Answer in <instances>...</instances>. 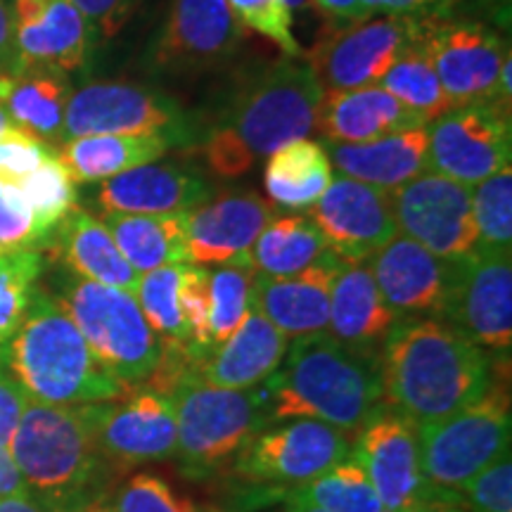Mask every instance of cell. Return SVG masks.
<instances>
[{
  "label": "cell",
  "instance_id": "4316f807",
  "mask_svg": "<svg viewBox=\"0 0 512 512\" xmlns=\"http://www.w3.org/2000/svg\"><path fill=\"white\" fill-rule=\"evenodd\" d=\"M418 126L427 124L380 86L323 91L316 110V128L328 143H370Z\"/></svg>",
  "mask_w": 512,
  "mask_h": 512
},
{
  "label": "cell",
  "instance_id": "d6986e66",
  "mask_svg": "<svg viewBox=\"0 0 512 512\" xmlns=\"http://www.w3.org/2000/svg\"><path fill=\"white\" fill-rule=\"evenodd\" d=\"M12 22L17 72H76L91 62L100 41L98 31L72 0H15Z\"/></svg>",
  "mask_w": 512,
  "mask_h": 512
},
{
  "label": "cell",
  "instance_id": "ac0fdd59",
  "mask_svg": "<svg viewBox=\"0 0 512 512\" xmlns=\"http://www.w3.org/2000/svg\"><path fill=\"white\" fill-rule=\"evenodd\" d=\"M309 211L325 245L342 261H368L399 235L389 192L347 176H332Z\"/></svg>",
  "mask_w": 512,
  "mask_h": 512
},
{
  "label": "cell",
  "instance_id": "3957f363",
  "mask_svg": "<svg viewBox=\"0 0 512 512\" xmlns=\"http://www.w3.org/2000/svg\"><path fill=\"white\" fill-rule=\"evenodd\" d=\"M292 342L280 368L266 380L268 425L318 420L347 434L361 430L382 401L377 356L347 347L330 332Z\"/></svg>",
  "mask_w": 512,
  "mask_h": 512
},
{
  "label": "cell",
  "instance_id": "c3c4849f",
  "mask_svg": "<svg viewBox=\"0 0 512 512\" xmlns=\"http://www.w3.org/2000/svg\"><path fill=\"white\" fill-rule=\"evenodd\" d=\"M72 3L93 24L98 36L110 41L131 22L143 0H72Z\"/></svg>",
  "mask_w": 512,
  "mask_h": 512
},
{
  "label": "cell",
  "instance_id": "816d5d0a",
  "mask_svg": "<svg viewBox=\"0 0 512 512\" xmlns=\"http://www.w3.org/2000/svg\"><path fill=\"white\" fill-rule=\"evenodd\" d=\"M453 0H382V12L408 17H446Z\"/></svg>",
  "mask_w": 512,
  "mask_h": 512
},
{
  "label": "cell",
  "instance_id": "277c9868",
  "mask_svg": "<svg viewBox=\"0 0 512 512\" xmlns=\"http://www.w3.org/2000/svg\"><path fill=\"white\" fill-rule=\"evenodd\" d=\"M0 366L31 401L50 406L105 403L128 392L100 366L60 302L38 287L15 335L0 344Z\"/></svg>",
  "mask_w": 512,
  "mask_h": 512
},
{
  "label": "cell",
  "instance_id": "f546056e",
  "mask_svg": "<svg viewBox=\"0 0 512 512\" xmlns=\"http://www.w3.org/2000/svg\"><path fill=\"white\" fill-rule=\"evenodd\" d=\"M69 98V81L60 72L22 69L0 74V105L15 126L46 143H64V112Z\"/></svg>",
  "mask_w": 512,
  "mask_h": 512
},
{
  "label": "cell",
  "instance_id": "ab89813d",
  "mask_svg": "<svg viewBox=\"0 0 512 512\" xmlns=\"http://www.w3.org/2000/svg\"><path fill=\"white\" fill-rule=\"evenodd\" d=\"M41 273L43 254L38 249L0 252V344L8 342L22 323Z\"/></svg>",
  "mask_w": 512,
  "mask_h": 512
},
{
  "label": "cell",
  "instance_id": "f35d334b",
  "mask_svg": "<svg viewBox=\"0 0 512 512\" xmlns=\"http://www.w3.org/2000/svg\"><path fill=\"white\" fill-rule=\"evenodd\" d=\"M252 278L254 266L249 259L230 261L209 271V332L214 347L226 342L245 320Z\"/></svg>",
  "mask_w": 512,
  "mask_h": 512
},
{
  "label": "cell",
  "instance_id": "7bdbcfd3",
  "mask_svg": "<svg viewBox=\"0 0 512 512\" xmlns=\"http://www.w3.org/2000/svg\"><path fill=\"white\" fill-rule=\"evenodd\" d=\"M114 512H202L190 498L176 494L162 477L133 475L110 498Z\"/></svg>",
  "mask_w": 512,
  "mask_h": 512
},
{
  "label": "cell",
  "instance_id": "6da1fadb",
  "mask_svg": "<svg viewBox=\"0 0 512 512\" xmlns=\"http://www.w3.org/2000/svg\"><path fill=\"white\" fill-rule=\"evenodd\" d=\"M320 98L318 76L299 57H283L242 74L200 138L211 171L223 178L242 176L256 159L309 136Z\"/></svg>",
  "mask_w": 512,
  "mask_h": 512
},
{
  "label": "cell",
  "instance_id": "52a82bcc",
  "mask_svg": "<svg viewBox=\"0 0 512 512\" xmlns=\"http://www.w3.org/2000/svg\"><path fill=\"white\" fill-rule=\"evenodd\" d=\"M422 475L434 489L458 494L494 460L510 453L512 411L508 384L489 389L446 418L415 425Z\"/></svg>",
  "mask_w": 512,
  "mask_h": 512
},
{
  "label": "cell",
  "instance_id": "836d02e7",
  "mask_svg": "<svg viewBox=\"0 0 512 512\" xmlns=\"http://www.w3.org/2000/svg\"><path fill=\"white\" fill-rule=\"evenodd\" d=\"M328 252L323 235L309 216H280L261 230L249 249V261L256 273L285 278L316 264Z\"/></svg>",
  "mask_w": 512,
  "mask_h": 512
},
{
  "label": "cell",
  "instance_id": "7dc6e473",
  "mask_svg": "<svg viewBox=\"0 0 512 512\" xmlns=\"http://www.w3.org/2000/svg\"><path fill=\"white\" fill-rule=\"evenodd\" d=\"M53 155L55 150L46 140L36 138L24 128L12 126L0 136V181L19 183Z\"/></svg>",
  "mask_w": 512,
  "mask_h": 512
},
{
  "label": "cell",
  "instance_id": "f5cc1de1",
  "mask_svg": "<svg viewBox=\"0 0 512 512\" xmlns=\"http://www.w3.org/2000/svg\"><path fill=\"white\" fill-rule=\"evenodd\" d=\"M17 72L15 53V22H12V8L0 0V74Z\"/></svg>",
  "mask_w": 512,
  "mask_h": 512
},
{
  "label": "cell",
  "instance_id": "d590c367",
  "mask_svg": "<svg viewBox=\"0 0 512 512\" xmlns=\"http://www.w3.org/2000/svg\"><path fill=\"white\" fill-rule=\"evenodd\" d=\"M185 264H171L140 275L136 299L147 323L155 330L164 354L188 356L190 330L181 309V283Z\"/></svg>",
  "mask_w": 512,
  "mask_h": 512
},
{
  "label": "cell",
  "instance_id": "44dd1931",
  "mask_svg": "<svg viewBox=\"0 0 512 512\" xmlns=\"http://www.w3.org/2000/svg\"><path fill=\"white\" fill-rule=\"evenodd\" d=\"M368 261L377 290L399 316H444L456 268L453 259H441L399 233Z\"/></svg>",
  "mask_w": 512,
  "mask_h": 512
},
{
  "label": "cell",
  "instance_id": "4dcf8cb0",
  "mask_svg": "<svg viewBox=\"0 0 512 512\" xmlns=\"http://www.w3.org/2000/svg\"><path fill=\"white\" fill-rule=\"evenodd\" d=\"M174 145L164 136H79L60 143L55 155L74 183H100L136 166L162 159Z\"/></svg>",
  "mask_w": 512,
  "mask_h": 512
},
{
  "label": "cell",
  "instance_id": "8d00e7d4",
  "mask_svg": "<svg viewBox=\"0 0 512 512\" xmlns=\"http://www.w3.org/2000/svg\"><path fill=\"white\" fill-rule=\"evenodd\" d=\"M292 498L325 512H389L363 467L351 456L311 482L297 486Z\"/></svg>",
  "mask_w": 512,
  "mask_h": 512
},
{
  "label": "cell",
  "instance_id": "ee69618b",
  "mask_svg": "<svg viewBox=\"0 0 512 512\" xmlns=\"http://www.w3.org/2000/svg\"><path fill=\"white\" fill-rule=\"evenodd\" d=\"M181 309L190 330L188 358L197 361L211 351L209 332V271L204 266L185 264L181 283Z\"/></svg>",
  "mask_w": 512,
  "mask_h": 512
},
{
  "label": "cell",
  "instance_id": "74e56055",
  "mask_svg": "<svg viewBox=\"0 0 512 512\" xmlns=\"http://www.w3.org/2000/svg\"><path fill=\"white\" fill-rule=\"evenodd\" d=\"M15 185L34 211L38 235L46 242L64 216L76 207V183L57 155H53Z\"/></svg>",
  "mask_w": 512,
  "mask_h": 512
},
{
  "label": "cell",
  "instance_id": "d4e9b609",
  "mask_svg": "<svg viewBox=\"0 0 512 512\" xmlns=\"http://www.w3.org/2000/svg\"><path fill=\"white\" fill-rule=\"evenodd\" d=\"M209 183L176 164H143L100 181L105 214H178L209 202Z\"/></svg>",
  "mask_w": 512,
  "mask_h": 512
},
{
  "label": "cell",
  "instance_id": "4fadbf2b",
  "mask_svg": "<svg viewBox=\"0 0 512 512\" xmlns=\"http://www.w3.org/2000/svg\"><path fill=\"white\" fill-rule=\"evenodd\" d=\"M242 41L245 27L228 0H171L147 60L171 76L202 74L233 62Z\"/></svg>",
  "mask_w": 512,
  "mask_h": 512
},
{
  "label": "cell",
  "instance_id": "bcb514c9",
  "mask_svg": "<svg viewBox=\"0 0 512 512\" xmlns=\"http://www.w3.org/2000/svg\"><path fill=\"white\" fill-rule=\"evenodd\" d=\"M41 242L29 202L15 183L0 181V252L38 249Z\"/></svg>",
  "mask_w": 512,
  "mask_h": 512
},
{
  "label": "cell",
  "instance_id": "11a10c76",
  "mask_svg": "<svg viewBox=\"0 0 512 512\" xmlns=\"http://www.w3.org/2000/svg\"><path fill=\"white\" fill-rule=\"evenodd\" d=\"M0 512H53L46 508L41 501H36L29 491H19V494L0 498Z\"/></svg>",
  "mask_w": 512,
  "mask_h": 512
},
{
  "label": "cell",
  "instance_id": "ba28073f",
  "mask_svg": "<svg viewBox=\"0 0 512 512\" xmlns=\"http://www.w3.org/2000/svg\"><path fill=\"white\" fill-rule=\"evenodd\" d=\"M57 302L114 380L131 387L157 373L164 344L147 323L136 294L74 278L62 287Z\"/></svg>",
  "mask_w": 512,
  "mask_h": 512
},
{
  "label": "cell",
  "instance_id": "8fae6325",
  "mask_svg": "<svg viewBox=\"0 0 512 512\" xmlns=\"http://www.w3.org/2000/svg\"><path fill=\"white\" fill-rule=\"evenodd\" d=\"M453 264V285L441 318L477 347L510 351L512 249L477 245Z\"/></svg>",
  "mask_w": 512,
  "mask_h": 512
},
{
  "label": "cell",
  "instance_id": "91938a15",
  "mask_svg": "<svg viewBox=\"0 0 512 512\" xmlns=\"http://www.w3.org/2000/svg\"><path fill=\"white\" fill-rule=\"evenodd\" d=\"M285 512H325V510L316 508V505H309V503H302V501H294V498H292Z\"/></svg>",
  "mask_w": 512,
  "mask_h": 512
},
{
  "label": "cell",
  "instance_id": "ffe728a7",
  "mask_svg": "<svg viewBox=\"0 0 512 512\" xmlns=\"http://www.w3.org/2000/svg\"><path fill=\"white\" fill-rule=\"evenodd\" d=\"M95 439L105 460L159 463L176 456V413L169 394L140 389L126 399L95 403Z\"/></svg>",
  "mask_w": 512,
  "mask_h": 512
},
{
  "label": "cell",
  "instance_id": "60d3db41",
  "mask_svg": "<svg viewBox=\"0 0 512 512\" xmlns=\"http://www.w3.org/2000/svg\"><path fill=\"white\" fill-rule=\"evenodd\" d=\"M477 245L512 249V169L498 171L472 188Z\"/></svg>",
  "mask_w": 512,
  "mask_h": 512
},
{
  "label": "cell",
  "instance_id": "7c38bea8",
  "mask_svg": "<svg viewBox=\"0 0 512 512\" xmlns=\"http://www.w3.org/2000/svg\"><path fill=\"white\" fill-rule=\"evenodd\" d=\"M510 110L496 102L458 105L427 124L430 171L475 188L510 166Z\"/></svg>",
  "mask_w": 512,
  "mask_h": 512
},
{
  "label": "cell",
  "instance_id": "6f0895ef",
  "mask_svg": "<svg viewBox=\"0 0 512 512\" xmlns=\"http://www.w3.org/2000/svg\"><path fill=\"white\" fill-rule=\"evenodd\" d=\"M482 3H484V8L498 19V22H503L505 27H508L512 0H482Z\"/></svg>",
  "mask_w": 512,
  "mask_h": 512
},
{
  "label": "cell",
  "instance_id": "e0dca14e",
  "mask_svg": "<svg viewBox=\"0 0 512 512\" xmlns=\"http://www.w3.org/2000/svg\"><path fill=\"white\" fill-rule=\"evenodd\" d=\"M351 458L363 467L389 512L432 501L446 491L434 489L422 475L415 425L401 413L377 411L358 430Z\"/></svg>",
  "mask_w": 512,
  "mask_h": 512
},
{
  "label": "cell",
  "instance_id": "db71d44e",
  "mask_svg": "<svg viewBox=\"0 0 512 512\" xmlns=\"http://www.w3.org/2000/svg\"><path fill=\"white\" fill-rule=\"evenodd\" d=\"M19 491H27L22 477H19L15 463H12L8 451H0V498L19 494Z\"/></svg>",
  "mask_w": 512,
  "mask_h": 512
},
{
  "label": "cell",
  "instance_id": "680465c9",
  "mask_svg": "<svg viewBox=\"0 0 512 512\" xmlns=\"http://www.w3.org/2000/svg\"><path fill=\"white\" fill-rule=\"evenodd\" d=\"M74 512H114V508H112L110 498L98 496V498H93V501H88L86 505H81V508Z\"/></svg>",
  "mask_w": 512,
  "mask_h": 512
},
{
  "label": "cell",
  "instance_id": "7402d4cb",
  "mask_svg": "<svg viewBox=\"0 0 512 512\" xmlns=\"http://www.w3.org/2000/svg\"><path fill=\"white\" fill-rule=\"evenodd\" d=\"M342 266L337 254H323L304 271L271 278L254 271L249 304L290 339L328 332L332 280Z\"/></svg>",
  "mask_w": 512,
  "mask_h": 512
},
{
  "label": "cell",
  "instance_id": "9f6ffc18",
  "mask_svg": "<svg viewBox=\"0 0 512 512\" xmlns=\"http://www.w3.org/2000/svg\"><path fill=\"white\" fill-rule=\"evenodd\" d=\"M401 512H463V498L458 494H441L432 501L415 505V508L401 510Z\"/></svg>",
  "mask_w": 512,
  "mask_h": 512
},
{
  "label": "cell",
  "instance_id": "b9f144b4",
  "mask_svg": "<svg viewBox=\"0 0 512 512\" xmlns=\"http://www.w3.org/2000/svg\"><path fill=\"white\" fill-rule=\"evenodd\" d=\"M230 10L245 29L256 31L283 50L285 57H302V46L292 31L287 0H228Z\"/></svg>",
  "mask_w": 512,
  "mask_h": 512
},
{
  "label": "cell",
  "instance_id": "7a4b0ae2",
  "mask_svg": "<svg viewBox=\"0 0 512 512\" xmlns=\"http://www.w3.org/2000/svg\"><path fill=\"white\" fill-rule=\"evenodd\" d=\"M377 368L382 399L413 425L460 411L494 382L486 349L432 316L396 320L382 339Z\"/></svg>",
  "mask_w": 512,
  "mask_h": 512
},
{
  "label": "cell",
  "instance_id": "30bf717a",
  "mask_svg": "<svg viewBox=\"0 0 512 512\" xmlns=\"http://www.w3.org/2000/svg\"><path fill=\"white\" fill-rule=\"evenodd\" d=\"M425 27V17L375 12L361 22L335 27L318 41L306 64L323 91L380 86L403 48Z\"/></svg>",
  "mask_w": 512,
  "mask_h": 512
},
{
  "label": "cell",
  "instance_id": "9c48e42d",
  "mask_svg": "<svg viewBox=\"0 0 512 512\" xmlns=\"http://www.w3.org/2000/svg\"><path fill=\"white\" fill-rule=\"evenodd\" d=\"M164 136L190 143L197 136L178 100L155 88L126 81L88 83L64 112V140L79 136Z\"/></svg>",
  "mask_w": 512,
  "mask_h": 512
},
{
  "label": "cell",
  "instance_id": "603a6c76",
  "mask_svg": "<svg viewBox=\"0 0 512 512\" xmlns=\"http://www.w3.org/2000/svg\"><path fill=\"white\" fill-rule=\"evenodd\" d=\"M271 219L273 204L252 192H233L190 209L188 264L207 268L249 259V249Z\"/></svg>",
  "mask_w": 512,
  "mask_h": 512
},
{
  "label": "cell",
  "instance_id": "f1b7e54d",
  "mask_svg": "<svg viewBox=\"0 0 512 512\" xmlns=\"http://www.w3.org/2000/svg\"><path fill=\"white\" fill-rule=\"evenodd\" d=\"M53 254L76 278L136 294L140 273L119 252L105 223L74 207L53 230Z\"/></svg>",
  "mask_w": 512,
  "mask_h": 512
},
{
  "label": "cell",
  "instance_id": "5b68a950",
  "mask_svg": "<svg viewBox=\"0 0 512 512\" xmlns=\"http://www.w3.org/2000/svg\"><path fill=\"white\" fill-rule=\"evenodd\" d=\"M8 453L36 501L53 512H74L98 498L105 456L95 439V403H27Z\"/></svg>",
  "mask_w": 512,
  "mask_h": 512
},
{
  "label": "cell",
  "instance_id": "83f0119b",
  "mask_svg": "<svg viewBox=\"0 0 512 512\" xmlns=\"http://www.w3.org/2000/svg\"><path fill=\"white\" fill-rule=\"evenodd\" d=\"M399 318L377 290L368 261H342L330 292V335L351 349L370 351Z\"/></svg>",
  "mask_w": 512,
  "mask_h": 512
},
{
  "label": "cell",
  "instance_id": "1f68e13d",
  "mask_svg": "<svg viewBox=\"0 0 512 512\" xmlns=\"http://www.w3.org/2000/svg\"><path fill=\"white\" fill-rule=\"evenodd\" d=\"M119 252L140 275L188 264V211L178 214H105Z\"/></svg>",
  "mask_w": 512,
  "mask_h": 512
},
{
  "label": "cell",
  "instance_id": "f6af8a7d",
  "mask_svg": "<svg viewBox=\"0 0 512 512\" xmlns=\"http://www.w3.org/2000/svg\"><path fill=\"white\" fill-rule=\"evenodd\" d=\"M470 512H512V458L505 453L460 491Z\"/></svg>",
  "mask_w": 512,
  "mask_h": 512
},
{
  "label": "cell",
  "instance_id": "9a60e30c",
  "mask_svg": "<svg viewBox=\"0 0 512 512\" xmlns=\"http://www.w3.org/2000/svg\"><path fill=\"white\" fill-rule=\"evenodd\" d=\"M389 200L399 233L441 259H460L477 247L470 185L425 171L389 192Z\"/></svg>",
  "mask_w": 512,
  "mask_h": 512
},
{
  "label": "cell",
  "instance_id": "484cf974",
  "mask_svg": "<svg viewBox=\"0 0 512 512\" xmlns=\"http://www.w3.org/2000/svg\"><path fill=\"white\" fill-rule=\"evenodd\" d=\"M332 171L354 181L375 185L384 192L401 188L430 171V131L408 128L370 143H328Z\"/></svg>",
  "mask_w": 512,
  "mask_h": 512
},
{
  "label": "cell",
  "instance_id": "94428289",
  "mask_svg": "<svg viewBox=\"0 0 512 512\" xmlns=\"http://www.w3.org/2000/svg\"><path fill=\"white\" fill-rule=\"evenodd\" d=\"M12 126H15V121L10 119V114L5 112L3 105H0V136H3V133L8 131V128H12Z\"/></svg>",
  "mask_w": 512,
  "mask_h": 512
},
{
  "label": "cell",
  "instance_id": "cb8c5ba5",
  "mask_svg": "<svg viewBox=\"0 0 512 512\" xmlns=\"http://www.w3.org/2000/svg\"><path fill=\"white\" fill-rule=\"evenodd\" d=\"M290 349V339L275 330L259 311H249L226 342L216 344L202 358L192 361L190 375L226 389H252L266 384L280 368Z\"/></svg>",
  "mask_w": 512,
  "mask_h": 512
},
{
  "label": "cell",
  "instance_id": "5bb4252c",
  "mask_svg": "<svg viewBox=\"0 0 512 512\" xmlns=\"http://www.w3.org/2000/svg\"><path fill=\"white\" fill-rule=\"evenodd\" d=\"M349 456L347 432L318 420H287L256 434L233 460V472L252 484L302 486Z\"/></svg>",
  "mask_w": 512,
  "mask_h": 512
},
{
  "label": "cell",
  "instance_id": "e575fe53",
  "mask_svg": "<svg viewBox=\"0 0 512 512\" xmlns=\"http://www.w3.org/2000/svg\"><path fill=\"white\" fill-rule=\"evenodd\" d=\"M380 88L418 114L425 124H432L434 119L453 107L441 86L437 69H434L430 48H427V17L420 34L403 48L399 60L384 74Z\"/></svg>",
  "mask_w": 512,
  "mask_h": 512
},
{
  "label": "cell",
  "instance_id": "d6a6232c",
  "mask_svg": "<svg viewBox=\"0 0 512 512\" xmlns=\"http://www.w3.org/2000/svg\"><path fill=\"white\" fill-rule=\"evenodd\" d=\"M335 176L328 150L309 138L292 140L268 155L264 185L273 204L283 209H311Z\"/></svg>",
  "mask_w": 512,
  "mask_h": 512
},
{
  "label": "cell",
  "instance_id": "8992f818",
  "mask_svg": "<svg viewBox=\"0 0 512 512\" xmlns=\"http://www.w3.org/2000/svg\"><path fill=\"white\" fill-rule=\"evenodd\" d=\"M176 413V458L185 475L202 479L233 463L268 427L266 392L226 389L183 373L169 394Z\"/></svg>",
  "mask_w": 512,
  "mask_h": 512
},
{
  "label": "cell",
  "instance_id": "2e32d148",
  "mask_svg": "<svg viewBox=\"0 0 512 512\" xmlns=\"http://www.w3.org/2000/svg\"><path fill=\"white\" fill-rule=\"evenodd\" d=\"M427 48L453 107L501 105L498 81L510 48L494 29L475 19L427 17Z\"/></svg>",
  "mask_w": 512,
  "mask_h": 512
},
{
  "label": "cell",
  "instance_id": "681fc988",
  "mask_svg": "<svg viewBox=\"0 0 512 512\" xmlns=\"http://www.w3.org/2000/svg\"><path fill=\"white\" fill-rule=\"evenodd\" d=\"M29 396L8 370L0 366V451H8L15 430L27 411Z\"/></svg>",
  "mask_w": 512,
  "mask_h": 512
},
{
  "label": "cell",
  "instance_id": "f907efd6",
  "mask_svg": "<svg viewBox=\"0 0 512 512\" xmlns=\"http://www.w3.org/2000/svg\"><path fill=\"white\" fill-rule=\"evenodd\" d=\"M316 8L335 22V27L361 22L375 12H382V0H311Z\"/></svg>",
  "mask_w": 512,
  "mask_h": 512
}]
</instances>
